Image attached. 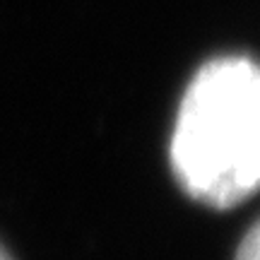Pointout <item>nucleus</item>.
Here are the masks:
<instances>
[{
  "instance_id": "nucleus-1",
  "label": "nucleus",
  "mask_w": 260,
  "mask_h": 260,
  "mask_svg": "<svg viewBox=\"0 0 260 260\" xmlns=\"http://www.w3.org/2000/svg\"><path fill=\"white\" fill-rule=\"evenodd\" d=\"M169 171L190 203L232 212L260 183V70L246 53L205 60L178 99Z\"/></svg>"
},
{
  "instance_id": "nucleus-2",
  "label": "nucleus",
  "mask_w": 260,
  "mask_h": 260,
  "mask_svg": "<svg viewBox=\"0 0 260 260\" xmlns=\"http://www.w3.org/2000/svg\"><path fill=\"white\" fill-rule=\"evenodd\" d=\"M234 260H260V222L258 219H253L248 224L246 234L239 239L236 251H234Z\"/></svg>"
},
{
  "instance_id": "nucleus-3",
  "label": "nucleus",
  "mask_w": 260,
  "mask_h": 260,
  "mask_svg": "<svg viewBox=\"0 0 260 260\" xmlns=\"http://www.w3.org/2000/svg\"><path fill=\"white\" fill-rule=\"evenodd\" d=\"M0 260H17V258H15V253L10 251L3 241H0Z\"/></svg>"
}]
</instances>
